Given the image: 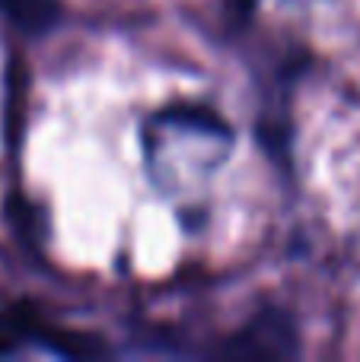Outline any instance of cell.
Listing matches in <instances>:
<instances>
[{"instance_id": "6da1fadb", "label": "cell", "mask_w": 360, "mask_h": 362, "mask_svg": "<svg viewBox=\"0 0 360 362\" xmlns=\"http://www.w3.org/2000/svg\"><path fill=\"white\" fill-rule=\"evenodd\" d=\"M220 356L246 359V362L297 356V331H293L291 315L278 312V308L255 315L252 325L242 327V331L220 350Z\"/></svg>"}, {"instance_id": "7a4b0ae2", "label": "cell", "mask_w": 360, "mask_h": 362, "mask_svg": "<svg viewBox=\"0 0 360 362\" xmlns=\"http://www.w3.org/2000/svg\"><path fill=\"white\" fill-rule=\"evenodd\" d=\"M13 325H16L23 334H29L32 340H38V344L51 346V350H57L61 356H102V353H106V346H102L99 340L93 337V334L64 331V327L48 325V321L35 318V315L23 312V308L13 315Z\"/></svg>"}, {"instance_id": "3957f363", "label": "cell", "mask_w": 360, "mask_h": 362, "mask_svg": "<svg viewBox=\"0 0 360 362\" xmlns=\"http://www.w3.org/2000/svg\"><path fill=\"white\" fill-rule=\"evenodd\" d=\"M0 13H6L10 23L19 25L23 32L42 35L45 29L57 23L61 6H57V0H0Z\"/></svg>"}, {"instance_id": "277c9868", "label": "cell", "mask_w": 360, "mask_h": 362, "mask_svg": "<svg viewBox=\"0 0 360 362\" xmlns=\"http://www.w3.org/2000/svg\"><path fill=\"white\" fill-rule=\"evenodd\" d=\"M163 121H176V124H198V127H208V131L227 134V124H223L214 112H204V108H172V112L163 115Z\"/></svg>"}, {"instance_id": "5b68a950", "label": "cell", "mask_w": 360, "mask_h": 362, "mask_svg": "<svg viewBox=\"0 0 360 362\" xmlns=\"http://www.w3.org/2000/svg\"><path fill=\"white\" fill-rule=\"evenodd\" d=\"M233 6L242 13V16H249V13H252V6H255V0H233Z\"/></svg>"}, {"instance_id": "8992f818", "label": "cell", "mask_w": 360, "mask_h": 362, "mask_svg": "<svg viewBox=\"0 0 360 362\" xmlns=\"http://www.w3.org/2000/svg\"><path fill=\"white\" fill-rule=\"evenodd\" d=\"M10 350H13V340L6 334H0V353H10Z\"/></svg>"}]
</instances>
